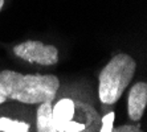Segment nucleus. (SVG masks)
<instances>
[{"mask_svg": "<svg viewBox=\"0 0 147 132\" xmlns=\"http://www.w3.org/2000/svg\"><path fill=\"white\" fill-rule=\"evenodd\" d=\"M52 114L58 132H97L99 114L89 94L76 90H58Z\"/></svg>", "mask_w": 147, "mask_h": 132, "instance_id": "f257e3e1", "label": "nucleus"}, {"mask_svg": "<svg viewBox=\"0 0 147 132\" xmlns=\"http://www.w3.org/2000/svg\"><path fill=\"white\" fill-rule=\"evenodd\" d=\"M61 87L55 74H23L20 71L0 70V90L8 101L36 107L40 103L53 102Z\"/></svg>", "mask_w": 147, "mask_h": 132, "instance_id": "f03ea898", "label": "nucleus"}, {"mask_svg": "<svg viewBox=\"0 0 147 132\" xmlns=\"http://www.w3.org/2000/svg\"><path fill=\"white\" fill-rule=\"evenodd\" d=\"M137 71V61L127 53H118L110 58L98 74L99 103L105 107L114 106L133 82Z\"/></svg>", "mask_w": 147, "mask_h": 132, "instance_id": "7ed1b4c3", "label": "nucleus"}, {"mask_svg": "<svg viewBox=\"0 0 147 132\" xmlns=\"http://www.w3.org/2000/svg\"><path fill=\"white\" fill-rule=\"evenodd\" d=\"M0 132H34L33 109L11 101L1 105Z\"/></svg>", "mask_w": 147, "mask_h": 132, "instance_id": "20e7f679", "label": "nucleus"}, {"mask_svg": "<svg viewBox=\"0 0 147 132\" xmlns=\"http://www.w3.org/2000/svg\"><path fill=\"white\" fill-rule=\"evenodd\" d=\"M12 53L28 64L55 66L58 64V49L38 40H27L12 48Z\"/></svg>", "mask_w": 147, "mask_h": 132, "instance_id": "39448f33", "label": "nucleus"}, {"mask_svg": "<svg viewBox=\"0 0 147 132\" xmlns=\"http://www.w3.org/2000/svg\"><path fill=\"white\" fill-rule=\"evenodd\" d=\"M147 107V83L144 81L135 82L129 90L126 101L127 116L131 123H139Z\"/></svg>", "mask_w": 147, "mask_h": 132, "instance_id": "423d86ee", "label": "nucleus"}, {"mask_svg": "<svg viewBox=\"0 0 147 132\" xmlns=\"http://www.w3.org/2000/svg\"><path fill=\"white\" fill-rule=\"evenodd\" d=\"M53 102H45L36 106L34 109V132H58L55 127L53 114H52Z\"/></svg>", "mask_w": 147, "mask_h": 132, "instance_id": "0eeeda50", "label": "nucleus"}, {"mask_svg": "<svg viewBox=\"0 0 147 132\" xmlns=\"http://www.w3.org/2000/svg\"><path fill=\"white\" fill-rule=\"evenodd\" d=\"M114 122H115V111L114 110H109V111L103 112L99 118L97 132H113L114 127H115Z\"/></svg>", "mask_w": 147, "mask_h": 132, "instance_id": "6e6552de", "label": "nucleus"}, {"mask_svg": "<svg viewBox=\"0 0 147 132\" xmlns=\"http://www.w3.org/2000/svg\"><path fill=\"white\" fill-rule=\"evenodd\" d=\"M113 132H144L139 123H125L114 127Z\"/></svg>", "mask_w": 147, "mask_h": 132, "instance_id": "1a4fd4ad", "label": "nucleus"}, {"mask_svg": "<svg viewBox=\"0 0 147 132\" xmlns=\"http://www.w3.org/2000/svg\"><path fill=\"white\" fill-rule=\"evenodd\" d=\"M7 102H8L7 96L3 94V91H1V90H0V106L4 105V103H7Z\"/></svg>", "mask_w": 147, "mask_h": 132, "instance_id": "9d476101", "label": "nucleus"}, {"mask_svg": "<svg viewBox=\"0 0 147 132\" xmlns=\"http://www.w3.org/2000/svg\"><path fill=\"white\" fill-rule=\"evenodd\" d=\"M3 7H4V0H0V12H1Z\"/></svg>", "mask_w": 147, "mask_h": 132, "instance_id": "9b49d317", "label": "nucleus"}]
</instances>
